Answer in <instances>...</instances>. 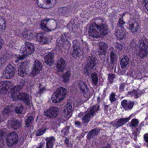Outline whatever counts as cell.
<instances>
[{
  "mask_svg": "<svg viewBox=\"0 0 148 148\" xmlns=\"http://www.w3.org/2000/svg\"><path fill=\"white\" fill-rule=\"evenodd\" d=\"M12 88V84L10 82L4 81L0 83V93L2 94H8Z\"/></svg>",
  "mask_w": 148,
  "mask_h": 148,
  "instance_id": "30bf717a",
  "label": "cell"
},
{
  "mask_svg": "<svg viewBox=\"0 0 148 148\" xmlns=\"http://www.w3.org/2000/svg\"><path fill=\"white\" fill-rule=\"evenodd\" d=\"M57 22L54 19H45L41 22V27L45 31H50L57 27Z\"/></svg>",
  "mask_w": 148,
  "mask_h": 148,
  "instance_id": "3957f363",
  "label": "cell"
},
{
  "mask_svg": "<svg viewBox=\"0 0 148 148\" xmlns=\"http://www.w3.org/2000/svg\"><path fill=\"white\" fill-rule=\"evenodd\" d=\"M6 28V21L3 17H0V33H3Z\"/></svg>",
  "mask_w": 148,
  "mask_h": 148,
  "instance_id": "f546056e",
  "label": "cell"
},
{
  "mask_svg": "<svg viewBox=\"0 0 148 148\" xmlns=\"http://www.w3.org/2000/svg\"><path fill=\"white\" fill-rule=\"evenodd\" d=\"M55 138L54 137L50 138L47 143V148H53L54 144L55 142Z\"/></svg>",
  "mask_w": 148,
  "mask_h": 148,
  "instance_id": "1f68e13d",
  "label": "cell"
},
{
  "mask_svg": "<svg viewBox=\"0 0 148 148\" xmlns=\"http://www.w3.org/2000/svg\"><path fill=\"white\" fill-rule=\"evenodd\" d=\"M3 44H4V42H3V40H2V38L0 37V48L2 47Z\"/></svg>",
  "mask_w": 148,
  "mask_h": 148,
  "instance_id": "f6af8a7d",
  "label": "cell"
},
{
  "mask_svg": "<svg viewBox=\"0 0 148 148\" xmlns=\"http://www.w3.org/2000/svg\"><path fill=\"white\" fill-rule=\"evenodd\" d=\"M18 137L17 133L12 132L8 134L6 138L7 144L9 147H12L18 142Z\"/></svg>",
  "mask_w": 148,
  "mask_h": 148,
  "instance_id": "8992f818",
  "label": "cell"
},
{
  "mask_svg": "<svg viewBox=\"0 0 148 148\" xmlns=\"http://www.w3.org/2000/svg\"><path fill=\"white\" fill-rule=\"evenodd\" d=\"M46 131V129H40V130H39L37 132L36 135H37V136H40V135H43L45 133Z\"/></svg>",
  "mask_w": 148,
  "mask_h": 148,
  "instance_id": "f35d334b",
  "label": "cell"
},
{
  "mask_svg": "<svg viewBox=\"0 0 148 148\" xmlns=\"http://www.w3.org/2000/svg\"><path fill=\"white\" fill-rule=\"evenodd\" d=\"M28 70V63L27 62H22L19 66L18 68V74L20 76L24 77L26 76Z\"/></svg>",
  "mask_w": 148,
  "mask_h": 148,
  "instance_id": "9a60e30c",
  "label": "cell"
},
{
  "mask_svg": "<svg viewBox=\"0 0 148 148\" xmlns=\"http://www.w3.org/2000/svg\"><path fill=\"white\" fill-rule=\"evenodd\" d=\"M137 54L141 58H144L148 55V47L144 42L140 43L137 47Z\"/></svg>",
  "mask_w": 148,
  "mask_h": 148,
  "instance_id": "8fae6325",
  "label": "cell"
},
{
  "mask_svg": "<svg viewBox=\"0 0 148 148\" xmlns=\"http://www.w3.org/2000/svg\"><path fill=\"white\" fill-rule=\"evenodd\" d=\"M9 125L11 128L14 129H17L21 127V123L19 120L13 119L10 121Z\"/></svg>",
  "mask_w": 148,
  "mask_h": 148,
  "instance_id": "603a6c76",
  "label": "cell"
},
{
  "mask_svg": "<svg viewBox=\"0 0 148 148\" xmlns=\"http://www.w3.org/2000/svg\"><path fill=\"white\" fill-rule=\"evenodd\" d=\"M75 125L77 126V127H79L80 125V122H76L75 123Z\"/></svg>",
  "mask_w": 148,
  "mask_h": 148,
  "instance_id": "c3c4849f",
  "label": "cell"
},
{
  "mask_svg": "<svg viewBox=\"0 0 148 148\" xmlns=\"http://www.w3.org/2000/svg\"><path fill=\"white\" fill-rule=\"evenodd\" d=\"M148 0H143L144 5L147 11H148Z\"/></svg>",
  "mask_w": 148,
  "mask_h": 148,
  "instance_id": "ee69618b",
  "label": "cell"
},
{
  "mask_svg": "<svg viewBox=\"0 0 148 148\" xmlns=\"http://www.w3.org/2000/svg\"><path fill=\"white\" fill-rule=\"evenodd\" d=\"M17 99L18 100L23 101L27 105H29L30 104V99H29V95L27 94L24 93L19 94L17 95Z\"/></svg>",
  "mask_w": 148,
  "mask_h": 148,
  "instance_id": "ac0fdd59",
  "label": "cell"
},
{
  "mask_svg": "<svg viewBox=\"0 0 148 148\" xmlns=\"http://www.w3.org/2000/svg\"><path fill=\"white\" fill-rule=\"evenodd\" d=\"M33 119V117L32 116H30L27 118L25 120V123H26V126L27 127H29L31 123L32 122Z\"/></svg>",
  "mask_w": 148,
  "mask_h": 148,
  "instance_id": "d590c367",
  "label": "cell"
},
{
  "mask_svg": "<svg viewBox=\"0 0 148 148\" xmlns=\"http://www.w3.org/2000/svg\"><path fill=\"white\" fill-rule=\"evenodd\" d=\"M129 62V58L127 56H125L121 59L120 62V66L123 69L126 68Z\"/></svg>",
  "mask_w": 148,
  "mask_h": 148,
  "instance_id": "83f0119b",
  "label": "cell"
},
{
  "mask_svg": "<svg viewBox=\"0 0 148 148\" xmlns=\"http://www.w3.org/2000/svg\"><path fill=\"white\" fill-rule=\"evenodd\" d=\"M134 103L127 100H123L121 102V105L126 110H129L133 107Z\"/></svg>",
  "mask_w": 148,
  "mask_h": 148,
  "instance_id": "7402d4cb",
  "label": "cell"
},
{
  "mask_svg": "<svg viewBox=\"0 0 148 148\" xmlns=\"http://www.w3.org/2000/svg\"><path fill=\"white\" fill-rule=\"evenodd\" d=\"M97 60L95 57L92 56L89 57L87 63L84 68V72L86 75H90L92 70L96 65Z\"/></svg>",
  "mask_w": 148,
  "mask_h": 148,
  "instance_id": "277c9868",
  "label": "cell"
},
{
  "mask_svg": "<svg viewBox=\"0 0 148 148\" xmlns=\"http://www.w3.org/2000/svg\"><path fill=\"white\" fill-rule=\"evenodd\" d=\"M6 135V132L3 129H0V141L4 139Z\"/></svg>",
  "mask_w": 148,
  "mask_h": 148,
  "instance_id": "8d00e7d4",
  "label": "cell"
},
{
  "mask_svg": "<svg viewBox=\"0 0 148 148\" xmlns=\"http://www.w3.org/2000/svg\"><path fill=\"white\" fill-rule=\"evenodd\" d=\"M72 109H73V105H72L71 102H68L66 104V106H65L64 109V113L66 115H69L72 111Z\"/></svg>",
  "mask_w": 148,
  "mask_h": 148,
  "instance_id": "cb8c5ba5",
  "label": "cell"
},
{
  "mask_svg": "<svg viewBox=\"0 0 148 148\" xmlns=\"http://www.w3.org/2000/svg\"><path fill=\"white\" fill-rule=\"evenodd\" d=\"M129 119L130 118H122L119 119L116 122L115 126L118 128L123 126L129 120Z\"/></svg>",
  "mask_w": 148,
  "mask_h": 148,
  "instance_id": "f1b7e54d",
  "label": "cell"
},
{
  "mask_svg": "<svg viewBox=\"0 0 148 148\" xmlns=\"http://www.w3.org/2000/svg\"><path fill=\"white\" fill-rule=\"evenodd\" d=\"M57 0H37L38 5L43 9H49L55 5Z\"/></svg>",
  "mask_w": 148,
  "mask_h": 148,
  "instance_id": "5b68a950",
  "label": "cell"
},
{
  "mask_svg": "<svg viewBox=\"0 0 148 148\" xmlns=\"http://www.w3.org/2000/svg\"><path fill=\"white\" fill-rule=\"evenodd\" d=\"M116 58V56L113 52H112L110 55V59L112 63L114 62Z\"/></svg>",
  "mask_w": 148,
  "mask_h": 148,
  "instance_id": "60d3db41",
  "label": "cell"
},
{
  "mask_svg": "<svg viewBox=\"0 0 148 148\" xmlns=\"http://www.w3.org/2000/svg\"><path fill=\"white\" fill-rule=\"evenodd\" d=\"M78 86H79V88L81 92H82L83 94H86L87 93L88 91V87H87L86 84L83 81L80 82Z\"/></svg>",
  "mask_w": 148,
  "mask_h": 148,
  "instance_id": "d4e9b609",
  "label": "cell"
},
{
  "mask_svg": "<svg viewBox=\"0 0 148 148\" xmlns=\"http://www.w3.org/2000/svg\"><path fill=\"white\" fill-rule=\"evenodd\" d=\"M22 88V87L20 85H16L14 87L12 88L11 92L12 94L13 95H15V94H17L21 89Z\"/></svg>",
  "mask_w": 148,
  "mask_h": 148,
  "instance_id": "4dcf8cb0",
  "label": "cell"
},
{
  "mask_svg": "<svg viewBox=\"0 0 148 148\" xmlns=\"http://www.w3.org/2000/svg\"><path fill=\"white\" fill-rule=\"evenodd\" d=\"M99 106H93L90 110V111L84 117L83 119V121L84 123H88L90 120L91 118L94 116L95 113H96L97 110L99 109Z\"/></svg>",
  "mask_w": 148,
  "mask_h": 148,
  "instance_id": "4fadbf2b",
  "label": "cell"
},
{
  "mask_svg": "<svg viewBox=\"0 0 148 148\" xmlns=\"http://www.w3.org/2000/svg\"><path fill=\"white\" fill-rule=\"evenodd\" d=\"M70 76V71H68L66 72L63 76V79L64 82L66 83L69 81Z\"/></svg>",
  "mask_w": 148,
  "mask_h": 148,
  "instance_id": "d6a6232c",
  "label": "cell"
},
{
  "mask_svg": "<svg viewBox=\"0 0 148 148\" xmlns=\"http://www.w3.org/2000/svg\"><path fill=\"white\" fill-rule=\"evenodd\" d=\"M36 38L38 42L42 44H46L49 42V37L45 33H38L36 35Z\"/></svg>",
  "mask_w": 148,
  "mask_h": 148,
  "instance_id": "2e32d148",
  "label": "cell"
},
{
  "mask_svg": "<svg viewBox=\"0 0 148 148\" xmlns=\"http://www.w3.org/2000/svg\"><path fill=\"white\" fill-rule=\"evenodd\" d=\"M66 62L63 58H61L58 60L56 64L57 70L58 72H63L66 67Z\"/></svg>",
  "mask_w": 148,
  "mask_h": 148,
  "instance_id": "d6986e66",
  "label": "cell"
},
{
  "mask_svg": "<svg viewBox=\"0 0 148 148\" xmlns=\"http://www.w3.org/2000/svg\"><path fill=\"white\" fill-rule=\"evenodd\" d=\"M115 76L114 74H109V76H108V79H109V82L110 83L113 82V80H114V78H115Z\"/></svg>",
  "mask_w": 148,
  "mask_h": 148,
  "instance_id": "74e56055",
  "label": "cell"
},
{
  "mask_svg": "<svg viewBox=\"0 0 148 148\" xmlns=\"http://www.w3.org/2000/svg\"><path fill=\"white\" fill-rule=\"evenodd\" d=\"M144 139L145 140V142H148V133H146L144 135Z\"/></svg>",
  "mask_w": 148,
  "mask_h": 148,
  "instance_id": "bcb514c9",
  "label": "cell"
},
{
  "mask_svg": "<svg viewBox=\"0 0 148 148\" xmlns=\"http://www.w3.org/2000/svg\"><path fill=\"white\" fill-rule=\"evenodd\" d=\"M138 123L139 120L137 119H134L131 121V123L132 126L135 127V126H137L138 124Z\"/></svg>",
  "mask_w": 148,
  "mask_h": 148,
  "instance_id": "ab89813d",
  "label": "cell"
},
{
  "mask_svg": "<svg viewBox=\"0 0 148 148\" xmlns=\"http://www.w3.org/2000/svg\"><path fill=\"white\" fill-rule=\"evenodd\" d=\"M83 50L82 47L81 46L80 43L77 41L75 42L71 51V55L74 57H79L82 55Z\"/></svg>",
  "mask_w": 148,
  "mask_h": 148,
  "instance_id": "9c48e42d",
  "label": "cell"
},
{
  "mask_svg": "<svg viewBox=\"0 0 148 148\" xmlns=\"http://www.w3.org/2000/svg\"><path fill=\"white\" fill-rule=\"evenodd\" d=\"M15 68L13 67L12 65H9L6 68L4 71L3 77L5 79H11L15 75Z\"/></svg>",
  "mask_w": 148,
  "mask_h": 148,
  "instance_id": "7c38bea8",
  "label": "cell"
},
{
  "mask_svg": "<svg viewBox=\"0 0 148 148\" xmlns=\"http://www.w3.org/2000/svg\"><path fill=\"white\" fill-rule=\"evenodd\" d=\"M34 50L35 48L34 46L30 42H27L25 43L22 47L21 52L24 56H28L33 54L34 52Z\"/></svg>",
  "mask_w": 148,
  "mask_h": 148,
  "instance_id": "52a82bcc",
  "label": "cell"
},
{
  "mask_svg": "<svg viewBox=\"0 0 148 148\" xmlns=\"http://www.w3.org/2000/svg\"><path fill=\"white\" fill-rule=\"evenodd\" d=\"M23 110V108L22 105H19V106L16 107L15 108V111L18 114H21V113H22Z\"/></svg>",
  "mask_w": 148,
  "mask_h": 148,
  "instance_id": "e575fe53",
  "label": "cell"
},
{
  "mask_svg": "<svg viewBox=\"0 0 148 148\" xmlns=\"http://www.w3.org/2000/svg\"><path fill=\"white\" fill-rule=\"evenodd\" d=\"M111 148L110 147V146H106V147H105V148Z\"/></svg>",
  "mask_w": 148,
  "mask_h": 148,
  "instance_id": "681fc988",
  "label": "cell"
},
{
  "mask_svg": "<svg viewBox=\"0 0 148 148\" xmlns=\"http://www.w3.org/2000/svg\"><path fill=\"white\" fill-rule=\"evenodd\" d=\"M45 62L47 65L49 66H52L54 62V57L53 53L48 54L44 58Z\"/></svg>",
  "mask_w": 148,
  "mask_h": 148,
  "instance_id": "ffe728a7",
  "label": "cell"
},
{
  "mask_svg": "<svg viewBox=\"0 0 148 148\" xmlns=\"http://www.w3.org/2000/svg\"><path fill=\"white\" fill-rule=\"evenodd\" d=\"M107 49V45L106 42H102L99 44L98 48V53L101 56L105 55L106 54Z\"/></svg>",
  "mask_w": 148,
  "mask_h": 148,
  "instance_id": "e0dca14e",
  "label": "cell"
},
{
  "mask_svg": "<svg viewBox=\"0 0 148 148\" xmlns=\"http://www.w3.org/2000/svg\"><path fill=\"white\" fill-rule=\"evenodd\" d=\"M92 82L95 84H96L98 83V78L97 74L96 73H93L92 74Z\"/></svg>",
  "mask_w": 148,
  "mask_h": 148,
  "instance_id": "836d02e7",
  "label": "cell"
},
{
  "mask_svg": "<svg viewBox=\"0 0 148 148\" xmlns=\"http://www.w3.org/2000/svg\"><path fill=\"white\" fill-rule=\"evenodd\" d=\"M67 91L63 87L59 88L54 93L51 99L53 102L58 103L63 101L66 96Z\"/></svg>",
  "mask_w": 148,
  "mask_h": 148,
  "instance_id": "7a4b0ae2",
  "label": "cell"
},
{
  "mask_svg": "<svg viewBox=\"0 0 148 148\" xmlns=\"http://www.w3.org/2000/svg\"><path fill=\"white\" fill-rule=\"evenodd\" d=\"M110 100L111 101V102H114L116 100L115 99V94L114 93H112L110 95Z\"/></svg>",
  "mask_w": 148,
  "mask_h": 148,
  "instance_id": "b9f144b4",
  "label": "cell"
},
{
  "mask_svg": "<svg viewBox=\"0 0 148 148\" xmlns=\"http://www.w3.org/2000/svg\"><path fill=\"white\" fill-rule=\"evenodd\" d=\"M129 27L130 31L132 32H136L138 30V23L135 20H132V21H130L129 23Z\"/></svg>",
  "mask_w": 148,
  "mask_h": 148,
  "instance_id": "44dd1931",
  "label": "cell"
},
{
  "mask_svg": "<svg viewBox=\"0 0 148 148\" xmlns=\"http://www.w3.org/2000/svg\"><path fill=\"white\" fill-rule=\"evenodd\" d=\"M116 35L119 40H123L125 37V33L124 31L121 28H118L116 32Z\"/></svg>",
  "mask_w": 148,
  "mask_h": 148,
  "instance_id": "4316f807",
  "label": "cell"
},
{
  "mask_svg": "<svg viewBox=\"0 0 148 148\" xmlns=\"http://www.w3.org/2000/svg\"><path fill=\"white\" fill-rule=\"evenodd\" d=\"M107 33L108 28L105 24L92 23L89 28V35L92 37L99 38L104 37Z\"/></svg>",
  "mask_w": 148,
  "mask_h": 148,
  "instance_id": "6da1fadb",
  "label": "cell"
},
{
  "mask_svg": "<svg viewBox=\"0 0 148 148\" xmlns=\"http://www.w3.org/2000/svg\"><path fill=\"white\" fill-rule=\"evenodd\" d=\"M59 109L57 107H52L49 108L44 112V115L49 118H54L58 115Z\"/></svg>",
  "mask_w": 148,
  "mask_h": 148,
  "instance_id": "ba28073f",
  "label": "cell"
},
{
  "mask_svg": "<svg viewBox=\"0 0 148 148\" xmlns=\"http://www.w3.org/2000/svg\"><path fill=\"white\" fill-rule=\"evenodd\" d=\"M42 68V65L38 60H36L34 62L32 71L31 73V76L34 77L37 76Z\"/></svg>",
  "mask_w": 148,
  "mask_h": 148,
  "instance_id": "5bb4252c",
  "label": "cell"
},
{
  "mask_svg": "<svg viewBox=\"0 0 148 148\" xmlns=\"http://www.w3.org/2000/svg\"><path fill=\"white\" fill-rule=\"evenodd\" d=\"M100 132V129L99 128H95L91 130L87 135V138L88 139H91L97 135Z\"/></svg>",
  "mask_w": 148,
  "mask_h": 148,
  "instance_id": "484cf974",
  "label": "cell"
},
{
  "mask_svg": "<svg viewBox=\"0 0 148 148\" xmlns=\"http://www.w3.org/2000/svg\"><path fill=\"white\" fill-rule=\"evenodd\" d=\"M10 108L9 107H7L6 108L4 109L3 111V113L5 114H7L10 112Z\"/></svg>",
  "mask_w": 148,
  "mask_h": 148,
  "instance_id": "7bdbcfd3",
  "label": "cell"
},
{
  "mask_svg": "<svg viewBox=\"0 0 148 148\" xmlns=\"http://www.w3.org/2000/svg\"><path fill=\"white\" fill-rule=\"evenodd\" d=\"M116 47L119 49H121L122 48V46H121V45H120V44H118V43H117V46H116Z\"/></svg>",
  "mask_w": 148,
  "mask_h": 148,
  "instance_id": "7dc6e473",
  "label": "cell"
}]
</instances>
